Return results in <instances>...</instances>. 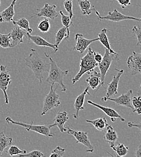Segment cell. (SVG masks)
Returning <instances> with one entry per match:
<instances>
[{"label":"cell","instance_id":"f1b7e54d","mask_svg":"<svg viewBox=\"0 0 141 157\" xmlns=\"http://www.w3.org/2000/svg\"><path fill=\"white\" fill-rule=\"evenodd\" d=\"M12 23L14 25H18L19 27H20L21 29L25 30L28 33H29L30 34L33 32V29L32 28H30V24H29L28 21L25 18H21L20 19L17 20V21L13 20Z\"/></svg>","mask_w":141,"mask_h":157},{"label":"cell","instance_id":"8fae6325","mask_svg":"<svg viewBox=\"0 0 141 157\" xmlns=\"http://www.w3.org/2000/svg\"><path fill=\"white\" fill-rule=\"evenodd\" d=\"M115 70H116L118 73L117 75H115L113 76V79L111 81L110 83L108 84V87L107 88V93L106 96L101 98V101H102L105 98H112V96L118 94V83L120 82V79L121 76L124 74V70L122 69H118V68H115Z\"/></svg>","mask_w":141,"mask_h":157},{"label":"cell","instance_id":"6da1fadb","mask_svg":"<svg viewBox=\"0 0 141 157\" xmlns=\"http://www.w3.org/2000/svg\"><path fill=\"white\" fill-rule=\"evenodd\" d=\"M25 65L33 71L35 78L42 83L43 74L49 72L50 64L42 59L36 49L32 48L30 55L24 58Z\"/></svg>","mask_w":141,"mask_h":157},{"label":"cell","instance_id":"44dd1931","mask_svg":"<svg viewBox=\"0 0 141 157\" xmlns=\"http://www.w3.org/2000/svg\"><path fill=\"white\" fill-rule=\"evenodd\" d=\"M105 129L106 133L104 136V139L107 143L109 144L110 147H111L112 146L115 145V143L118 139L117 132L110 124H108Z\"/></svg>","mask_w":141,"mask_h":157},{"label":"cell","instance_id":"9c48e42d","mask_svg":"<svg viewBox=\"0 0 141 157\" xmlns=\"http://www.w3.org/2000/svg\"><path fill=\"white\" fill-rule=\"evenodd\" d=\"M95 13L97 16L98 20L99 21H102V20H107V21H110L113 22H120L121 21L124 20H131L133 21H136L138 22H141V18H135L131 16H128V15H125L121 12H120L117 9H114L113 11L112 12H109L106 16H101L100 14L98 11L96 10H95Z\"/></svg>","mask_w":141,"mask_h":157},{"label":"cell","instance_id":"d4e9b609","mask_svg":"<svg viewBox=\"0 0 141 157\" xmlns=\"http://www.w3.org/2000/svg\"><path fill=\"white\" fill-rule=\"evenodd\" d=\"M13 138L7 137L6 134V130L0 132V157L4 150L12 144Z\"/></svg>","mask_w":141,"mask_h":157},{"label":"cell","instance_id":"4dcf8cb0","mask_svg":"<svg viewBox=\"0 0 141 157\" xmlns=\"http://www.w3.org/2000/svg\"><path fill=\"white\" fill-rule=\"evenodd\" d=\"M132 104L133 107V112L138 114H141V96H135L132 98Z\"/></svg>","mask_w":141,"mask_h":157},{"label":"cell","instance_id":"ee69618b","mask_svg":"<svg viewBox=\"0 0 141 157\" xmlns=\"http://www.w3.org/2000/svg\"><path fill=\"white\" fill-rule=\"evenodd\" d=\"M140 88H141V86H140Z\"/></svg>","mask_w":141,"mask_h":157},{"label":"cell","instance_id":"ac0fdd59","mask_svg":"<svg viewBox=\"0 0 141 157\" xmlns=\"http://www.w3.org/2000/svg\"><path fill=\"white\" fill-rule=\"evenodd\" d=\"M27 38L30 39L32 40L34 44H35L38 46H40V47H50L51 48L54 50V52L53 53H55L58 51V48H57L55 46V44H53L51 43H50L45 39H43L40 36L38 35H31L30 33H27L26 34Z\"/></svg>","mask_w":141,"mask_h":157},{"label":"cell","instance_id":"b9f144b4","mask_svg":"<svg viewBox=\"0 0 141 157\" xmlns=\"http://www.w3.org/2000/svg\"><path fill=\"white\" fill-rule=\"evenodd\" d=\"M135 155L136 157H141V144L137 147Z\"/></svg>","mask_w":141,"mask_h":157},{"label":"cell","instance_id":"8d00e7d4","mask_svg":"<svg viewBox=\"0 0 141 157\" xmlns=\"http://www.w3.org/2000/svg\"><path fill=\"white\" fill-rule=\"evenodd\" d=\"M66 149L61 147V146H58L53 151H51L50 154V157H63L65 153Z\"/></svg>","mask_w":141,"mask_h":157},{"label":"cell","instance_id":"ab89813d","mask_svg":"<svg viewBox=\"0 0 141 157\" xmlns=\"http://www.w3.org/2000/svg\"><path fill=\"white\" fill-rule=\"evenodd\" d=\"M127 126L130 128L136 127V128L139 129L141 131V123H135V122H133V121H128L127 123Z\"/></svg>","mask_w":141,"mask_h":157},{"label":"cell","instance_id":"d6986e66","mask_svg":"<svg viewBox=\"0 0 141 157\" xmlns=\"http://www.w3.org/2000/svg\"><path fill=\"white\" fill-rule=\"evenodd\" d=\"M17 0H12L10 5L0 13V22H12L15 15L14 7Z\"/></svg>","mask_w":141,"mask_h":157},{"label":"cell","instance_id":"484cf974","mask_svg":"<svg viewBox=\"0 0 141 157\" xmlns=\"http://www.w3.org/2000/svg\"><path fill=\"white\" fill-rule=\"evenodd\" d=\"M86 122L91 123L95 127V128L100 131H104L106 129V126L109 124L105 117L99 118L93 120H87Z\"/></svg>","mask_w":141,"mask_h":157},{"label":"cell","instance_id":"30bf717a","mask_svg":"<svg viewBox=\"0 0 141 157\" xmlns=\"http://www.w3.org/2000/svg\"><path fill=\"white\" fill-rule=\"evenodd\" d=\"M127 64L132 76L141 75V51L140 53L133 51L132 55L127 59Z\"/></svg>","mask_w":141,"mask_h":157},{"label":"cell","instance_id":"d590c367","mask_svg":"<svg viewBox=\"0 0 141 157\" xmlns=\"http://www.w3.org/2000/svg\"><path fill=\"white\" fill-rule=\"evenodd\" d=\"M132 31L137 38V46L140 45L141 47V27H139V25H135Z\"/></svg>","mask_w":141,"mask_h":157},{"label":"cell","instance_id":"4fadbf2b","mask_svg":"<svg viewBox=\"0 0 141 157\" xmlns=\"http://www.w3.org/2000/svg\"><path fill=\"white\" fill-rule=\"evenodd\" d=\"M133 93L132 90H129L126 93L121 94L120 96L117 98H105L102 100V101H106L107 100H110L115 102L117 105L120 106H123L127 108H129L130 109H133V107L132 104V95Z\"/></svg>","mask_w":141,"mask_h":157},{"label":"cell","instance_id":"603a6c76","mask_svg":"<svg viewBox=\"0 0 141 157\" xmlns=\"http://www.w3.org/2000/svg\"><path fill=\"white\" fill-rule=\"evenodd\" d=\"M109 30L106 29V28H104L102 29L101 30V32L98 34V38L100 40V42H101V44L106 48L107 49L110 53H113L114 55H119L118 53H117V52H115L110 47V44L109 43V39L107 38V32Z\"/></svg>","mask_w":141,"mask_h":157},{"label":"cell","instance_id":"f546056e","mask_svg":"<svg viewBox=\"0 0 141 157\" xmlns=\"http://www.w3.org/2000/svg\"><path fill=\"white\" fill-rule=\"evenodd\" d=\"M67 36V31L65 27H63L60 29L57 33L56 34L55 36V46L57 48L59 49V46L61 44V42L64 38H66Z\"/></svg>","mask_w":141,"mask_h":157},{"label":"cell","instance_id":"7bdbcfd3","mask_svg":"<svg viewBox=\"0 0 141 157\" xmlns=\"http://www.w3.org/2000/svg\"><path fill=\"white\" fill-rule=\"evenodd\" d=\"M1 0H0V6H1Z\"/></svg>","mask_w":141,"mask_h":157},{"label":"cell","instance_id":"60d3db41","mask_svg":"<svg viewBox=\"0 0 141 157\" xmlns=\"http://www.w3.org/2000/svg\"><path fill=\"white\" fill-rule=\"evenodd\" d=\"M102 57L103 56L101 55L100 53H97V52H95V53H94V59L98 63L101 62V60L102 59Z\"/></svg>","mask_w":141,"mask_h":157},{"label":"cell","instance_id":"e0dca14e","mask_svg":"<svg viewBox=\"0 0 141 157\" xmlns=\"http://www.w3.org/2000/svg\"><path fill=\"white\" fill-rule=\"evenodd\" d=\"M68 120L69 116L68 113L66 111H60L54 118V123L50 124V126L51 128L54 126H57L61 132L63 133L66 132V128L64 127V124Z\"/></svg>","mask_w":141,"mask_h":157},{"label":"cell","instance_id":"7402d4cb","mask_svg":"<svg viewBox=\"0 0 141 157\" xmlns=\"http://www.w3.org/2000/svg\"><path fill=\"white\" fill-rule=\"evenodd\" d=\"M92 74L86 79V82L87 83L89 88L92 90H95L100 84L101 82V75L100 73L95 70L92 71Z\"/></svg>","mask_w":141,"mask_h":157},{"label":"cell","instance_id":"5b68a950","mask_svg":"<svg viewBox=\"0 0 141 157\" xmlns=\"http://www.w3.org/2000/svg\"><path fill=\"white\" fill-rule=\"evenodd\" d=\"M58 86L54 89V85H51L50 90L44 98L43 106L41 112V116L45 115L48 111L54 108L58 107L61 104L59 95L56 93Z\"/></svg>","mask_w":141,"mask_h":157},{"label":"cell","instance_id":"277c9868","mask_svg":"<svg viewBox=\"0 0 141 157\" xmlns=\"http://www.w3.org/2000/svg\"><path fill=\"white\" fill-rule=\"evenodd\" d=\"M6 121L7 123H12L15 125H18L24 127L27 131H34L38 134H42L48 137H53L54 135L51 132V127L50 125H39V124H33V121L30 124H27L22 123L20 121H14L12 118L10 117H7L6 118Z\"/></svg>","mask_w":141,"mask_h":157},{"label":"cell","instance_id":"5bb4252c","mask_svg":"<svg viewBox=\"0 0 141 157\" xmlns=\"http://www.w3.org/2000/svg\"><path fill=\"white\" fill-rule=\"evenodd\" d=\"M75 40L76 41V44L73 48V50L77 51L82 54L88 48L91 44L95 41L98 40L99 39L98 38L92 39H86L82 34L77 33L75 36Z\"/></svg>","mask_w":141,"mask_h":157},{"label":"cell","instance_id":"52a82bcc","mask_svg":"<svg viewBox=\"0 0 141 157\" xmlns=\"http://www.w3.org/2000/svg\"><path fill=\"white\" fill-rule=\"evenodd\" d=\"M65 128H66V132H67L68 134L72 135L76 138L77 143H81L87 148V150L86 151V152L91 153L94 152V147L91 144L89 140L88 134L87 132L77 131L69 126H66L65 127Z\"/></svg>","mask_w":141,"mask_h":157},{"label":"cell","instance_id":"f35d334b","mask_svg":"<svg viewBox=\"0 0 141 157\" xmlns=\"http://www.w3.org/2000/svg\"><path fill=\"white\" fill-rule=\"evenodd\" d=\"M120 4L122 9H125L127 6L131 5V0H116Z\"/></svg>","mask_w":141,"mask_h":157},{"label":"cell","instance_id":"cb8c5ba5","mask_svg":"<svg viewBox=\"0 0 141 157\" xmlns=\"http://www.w3.org/2000/svg\"><path fill=\"white\" fill-rule=\"evenodd\" d=\"M77 2L83 15H89L93 11L95 10L94 6H91L89 0H77Z\"/></svg>","mask_w":141,"mask_h":157},{"label":"cell","instance_id":"83f0119b","mask_svg":"<svg viewBox=\"0 0 141 157\" xmlns=\"http://www.w3.org/2000/svg\"><path fill=\"white\" fill-rule=\"evenodd\" d=\"M110 148L115 152L117 157H124L128 152V147L122 143H119L117 146H112Z\"/></svg>","mask_w":141,"mask_h":157},{"label":"cell","instance_id":"1f68e13d","mask_svg":"<svg viewBox=\"0 0 141 157\" xmlns=\"http://www.w3.org/2000/svg\"><path fill=\"white\" fill-rule=\"evenodd\" d=\"M0 47L4 48H12L9 33L8 34L0 33Z\"/></svg>","mask_w":141,"mask_h":157},{"label":"cell","instance_id":"836d02e7","mask_svg":"<svg viewBox=\"0 0 141 157\" xmlns=\"http://www.w3.org/2000/svg\"><path fill=\"white\" fill-rule=\"evenodd\" d=\"M38 28L41 32L47 33L51 28L49 20L48 18H45V19L41 21L38 24Z\"/></svg>","mask_w":141,"mask_h":157},{"label":"cell","instance_id":"8992f818","mask_svg":"<svg viewBox=\"0 0 141 157\" xmlns=\"http://www.w3.org/2000/svg\"><path fill=\"white\" fill-rule=\"evenodd\" d=\"M118 55H116L113 53H111L106 48L105 49V53L102 57V59L100 63H98V67L100 70V73L101 75V82L100 85L98 87L97 91L100 89L101 86L105 88L104 81H105L106 75L107 71H109L110 67L111 65V63L113 62V59L120 60V59L118 58Z\"/></svg>","mask_w":141,"mask_h":157},{"label":"cell","instance_id":"d6a6232c","mask_svg":"<svg viewBox=\"0 0 141 157\" xmlns=\"http://www.w3.org/2000/svg\"><path fill=\"white\" fill-rule=\"evenodd\" d=\"M9 155L14 156V155H19L20 154H24L27 153L25 150H21L18 147L16 146H10L9 149L6 151Z\"/></svg>","mask_w":141,"mask_h":157},{"label":"cell","instance_id":"e575fe53","mask_svg":"<svg viewBox=\"0 0 141 157\" xmlns=\"http://www.w3.org/2000/svg\"><path fill=\"white\" fill-rule=\"evenodd\" d=\"M72 1L73 0H65L63 2L64 7L71 20L74 18V15L72 12Z\"/></svg>","mask_w":141,"mask_h":157},{"label":"cell","instance_id":"4316f807","mask_svg":"<svg viewBox=\"0 0 141 157\" xmlns=\"http://www.w3.org/2000/svg\"><path fill=\"white\" fill-rule=\"evenodd\" d=\"M61 17V23L64 27H66L67 31V36L66 38V40H68L69 36H70V31H69V27L71 25H73V20H71L68 15H66L63 13V12L61 10L59 12Z\"/></svg>","mask_w":141,"mask_h":157},{"label":"cell","instance_id":"2e32d148","mask_svg":"<svg viewBox=\"0 0 141 157\" xmlns=\"http://www.w3.org/2000/svg\"><path fill=\"white\" fill-rule=\"evenodd\" d=\"M87 103L93 105L97 108H98V109H101V111H102L108 117L110 118V120L112 121L115 122L117 119H119L121 121H125V120L124 118L122 117L120 115V114L117 112L113 108H109V107H106V106H103L100 104L96 103L91 100H87Z\"/></svg>","mask_w":141,"mask_h":157},{"label":"cell","instance_id":"7a4b0ae2","mask_svg":"<svg viewBox=\"0 0 141 157\" xmlns=\"http://www.w3.org/2000/svg\"><path fill=\"white\" fill-rule=\"evenodd\" d=\"M45 55L50 60V64L49 75L46 79V81L50 85L58 83L61 86V91L65 92L66 91V86L63 83V79L64 77L68 74V70H61L56 62L49 55L46 53H45Z\"/></svg>","mask_w":141,"mask_h":157},{"label":"cell","instance_id":"9a60e30c","mask_svg":"<svg viewBox=\"0 0 141 157\" xmlns=\"http://www.w3.org/2000/svg\"><path fill=\"white\" fill-rule=\"evenodd\" d=\"M27 33H25L22 29L18 25H15L10 33H9V36L10 39V42L12 45V48L17 46L18 45L24 42V36H26Z\"/></svg>","mask_w":141,"mask_h":157},{"label":"cell","instance_id":"3957f363","mask_svg":"<svg viewBox=\"0 0 141 157\" xmlns=\"http://www.w3.org/2000/svg\"><path fill=\"white\" fill-rule=\"evenodd\" d=\"M95 51L92 48L89 47L87 53L80 59V70L75 77L72 79V84H75L77 81L80 80L82 76L86 73L89 75L92 72L95 68L98 67V63L94 59Z\"/></svg>","mask_w":141,"mask_h":157},{"label":"cell","instance_id":"ffe728a7","mask_svg":"<svg viewBox=\"0 0 141 157\" xmlns=\"http://www.w3.org/2000/svg\"><path fill=\"white\" fill-rule=\"evenodd\" d=\"M86 94L91 95L90 93L89 92V86L86 88L85 90H84V91L79 96H78L77 97V98H76L75 103L74 105V108L76 110V113L72 115V116L76 119H77L79 118V111L80 110H83L84 109V108L83 106V104H84V101L85 96Z\"/></svg>","mask_w":141,"mask_h":157},{"label":"cell","instance_id":"ba28073f","mask_svg":"<svg viewBox=\"0 0 141 157\" xmlns=\"http://www.w3.org/2000/svg\"><path fill=\"white\" fill-rule=\"evenodd\" d=\"M12 78H11L9 71L6 66L0 65V90H2L4 94L6 104H9V99L7 95V90L9 85L12 83Z\"/></svg>","mask_w":141,"mask_h":157},{"label":"cell","instance_id":"74e56055","mask_svg":"<svg viewBox=\"0 0 141 157\" xmlns=\"http://www.w3.org/2000/svg\"><path fill=\"white\" fill-rule=\"evenodd\" d=\"M43 156V153L38 150H34L29 153H25L24 154L19 155V157H42Z\"/></svg>","mask_w":141,"mask_h":157},{"label":"cell","instance_id":"7c38bea8","mask_svg":"<svg viewBox=\"0 0 141 157\" xmlns=\"http://www.w3.org/2000/svg\"><path fill=\"white\" fill-rule=\"evenodd\" d=\"M38 12L35 13L32 18L36 16L38 17H45L51 20H55L59 15L56 11V5H49L48 3H45L44 6L40 9H38Z\"/></svg>","mask_w":141,"mask_h":157}]
</instances>
